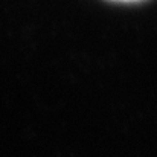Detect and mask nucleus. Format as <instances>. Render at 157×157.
Listing matches in <instances>:
<instances>
[{
	"instance_id": "nucleus-1",
	"label": "nucleus",
	"mask_w": 157,
	"mask_h": 157,
	"mask_svg": "<svg viewBox=\"0 0 157 157\" xmlns=\"http://www.w3.org/2000/svg\"><path fill=\"white\" fill-rule=\"evenodd\" d=\"M114 2H139V0H114Z\"/></svg>"
}]
</instances>
